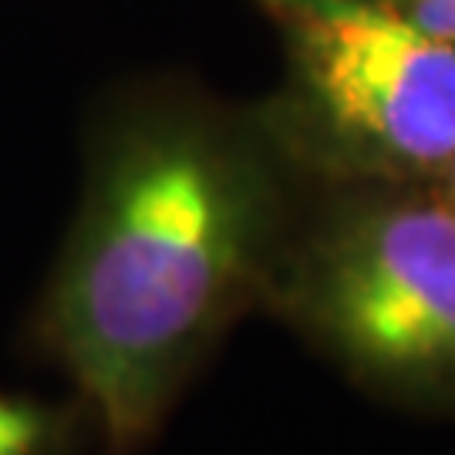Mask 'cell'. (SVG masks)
Returning a JSON list of instances; mask_svg holds the SVG:
<instances>
[{"label": "cell", "mask_w": 455, "mask_h": 455, "mask_svg": "<svg viewBox=\"0 0 455 455\" xmlns=\"http://www.w3.org/2000/svg\"><path fill=\"white\" fill-rule=\"evenodd\" d=\"M274 229V176L229 129L159 112L108 139L44 304V338L105 455L152 439L263 276Z\"/></svg>", "instance_id": "cell-1"}, {"label": "cell", "mask_w": 455, "mask_h": 455, "mask_svg": "<svg viewBox=\"0 0 455 455\" xmlns=\"http://www.w3.org/2000/svg\"><path fill=\"white\" fill-rule=\"evenodd\" d=\"M283 307L364 388L455 415V203L358 186L293 257Z\"/></svg>", "instance_id": "cell-2"}, {"label": "cell", "mask_w": 455, "mask_h": 455, "mask_svg": "<svg viewBox=\"0 0 455 455\" xmlns=\"http://www.w3.org/2000/svg\"><path fill=\"white\" fill-rule=\"evenodd\" d=\"M283 41L276 129L347 186H422L455 159V44L391 0H253Z\"/></svg>", "instance_id": "cell-3"}, {"label": "cell", "mask_w": 455, "mask_h": 455, "mask_svg": "<svg viewBox=\"0 0 455 455\" xmlns=\"http://www.w3.org/2000/svg\"><path fill=\"white\" fill-rule=\"evenodd\" d=\"M58 442V415L51 408L0 395V455H48Z\"/></svg>", "instance_id": "cell-4"}, {"label": "cell", "mask_w": 455, "mask_h": 455, "mask_svg": "<svg viewBox=\"0 0 455 455\" xmlns=\"http://www.w3.org/2000/svg\"><path fill=\"white\" fill-rule=\"evenodd\" d=\"M425 34L455 44V0H391Z\"/></svg>", "instance_id": "cell-5"}, {"label": "cell", "mask_w": 455, "mask_h": 455, "mask_svg": "<svg viewBox=\"0 0 455 455\" xmlns=\"http://www.w3.org/2000/svg\"><path fill=\"white\" fill-rule=\"evenodd\" d=\"M432 186H435V189H439L445 199H452V203H455V159L445 165V172H442V176L432 182Z\"/></svg>", "instance_id": "cell-6"}]
</instances>
